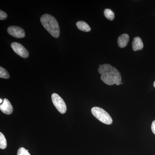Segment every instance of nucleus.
<instances>
[{
  "instance_id": "obj_1",
  "label": "nucleus",
  "mask_w": 155,
  "mask_h": 155,
  "mask_svg": "<svg viewBox=\"0 0 155 155\" xmlns=\"http://www.w3.org/2000/svg\"><path fill=\"white\" fill-rule=\"evenodd\" d=\"M98 72L101 75V79L109 85L116 84L119 85L122 81V77L119 71L115 67L108 64H104L99 67Z\"/></svg>"
},
{
  "instance_id": "obj_2",
  "label": "nucleus",
  "mask_w": 155,
  "mask_h": 155,
  "mask_svg": "<svg viewBox=\"0 0 155 155\" xmlns=\"http://www.w3.org/2000/svg\"><path fill=\"white\" fill-rule=\"evenodd\" d=\"M42 25L49 33L56 38L60 35V29L59 24L55 18L50 14L42 15L40 19Z\"/></svg>"
},
{
  "instance_id": "obj_3",
  "label": "nucleus",
  "mask_w": 155,
  "mask_h": 155,
  "mask_svg": "<svg viewBox=\"0 0 155 155\" xmlns=\"http://www.w3.org/2000/svg\"><path fill=\"white\" fill-rule=\"evenodd\" d=\"M91 113L96 118L103 123L110 125L113 123V119L111 116L102 108L94 107L92 108Z\"/></svg>"
},
{
  "instance_id": "obj_4",
  "label": "nucleus",
  "mask_w": 155,
  "mask_h": 155,
  "mask_svg": "<svg viewBox=\"0 0 155 155\" xmlns=\"http://www.w3.org/2000/svg\"><path fill=\"white\" fill-rule=\"evenodd\" d=\"M53 104L58 111L61 114H64L67 111L66 104L63 99L57 94L54 93L51 95Z\"/></svg>"
},
{
  "instance_id": "obj_5",
  "label": "nucleus",
  "mask_w": 155,
  "mask_h": 155,
  "mask_svg": "<svg viewBox=\"0 0 155 155\" xmlns=\"http://www.w3.org/2000/svg\"><path fill=\"white\" fill-rule=\"evenodd\" d=\"M11 47L14 52L22 58H28L29 53L22 45L17 42H13L11 44Z\"/></svg>"
},
{
  "instance_id": "obj_6",
  "label": "nucleus",
  "mask_w": 155,
  "mask_h": 155,
  "mask_svg": "<svg viewBox=\"0 0 155 155\" xmlns=\"http://www.w3.org/2000/svg\"><path fill=\"white\" fill-rule=\"evenodd\" d=\"M8 32L11 36L16 38H21L25 36L24 30L19 26H11L8 28Z\"/></svg>"
},
{
  "instance_id": "obj_7",
  "label": "nucleus",
  "mask_w": 155,
  "mask_h": 155,
  "mask_svg": "<svg viewBox=\"0 0 155 155\" xmlns=\"http://www.w3.org/2000/svg\"><path fill=\"white\" fill-rule=\"evenodd\" d=\"M0 110L4 114L10 115L13 112V108L9 100L5 98L2 104L0 105Z\"/></svg>"
},
{
  "instance_id": "obj_8",
  "label": "nucleus",
  "mask_w": 155,
  "mask_h": 155,
  "mask_svg": "<svg viewBox=\"0 0 155 155\" xmlns=\"http://www.w3.org/2000/svg\"><path fill=\"white\" fill-rule=\"evenodd\" d=\"M129 40V36L127 34H123L119 37L118 39V44L119 47L124 48L127 45Z\"/></svg>"
},
{
  "instance_id": "obj_9",
  "label": "nucleus",
  "mask_w": 155,
  "mask_h": 155,
  "mask_svg": "<svg viewBox=\"0 0 155 155\" xmlns=\"http://www.w3.org/2000/svg\"><path fill=\"white\" fill-rule=\"evenodd\" d=\"M143 47V43L141 39L139 37L134 38L132 42V49L134 51H136L142 49Z\"/></svg>"
},
{
  "instance_id": "obj_10",
  "label": "nucleus",
  "mask_w": 155,
  "mask_h": 155,
  "mask_svg": "<svg viewBox=\"0 0 155 155\" xmlns=\"http://www.w3.org/2000/svg\"><path fill=\"white\" fill-rule=\"evenodd\" d=\"M76 26L79 30L85 32H88L91 30L89 25L84 21H78L76 22Z\"/></svg>"
},
{
  "instance_id": "obj_11",
  "label": "nucleus",
  "mask_w": 155,
  "mask_h": 155,
  "mask_svg": "<svg viewBox=\"0 0 155 155\" xmlns=\"http://www.w3.org/2000/svg\"><path fill=\"white\" fill-rule=\"evenodd\" d=\"M104 14L105 17L108 20H111V21L114 20L115 17L114 12L110 9H106L104 11Z\"/></svg>"
},
{
  "instance_id": "obj_12",
  "label": "nucleus",
  "mask_w": 155,
  "mask_h": 155,
  "mask_svg": "<svg viewBox=\"0 0 155 155\" xmlns=\"http://www.w3.org/2000/svg\"><path fill=\"white\" fill-rule=\"evenodd\" d=\"M7 141L5 136L2 133H0V148L1 149H5L7 147Z\"/></svg>"
},
{
  "instance_id": "obj_13",
  "label": "nucleus",
  "mask_w": 155,
  "mask_h": 155,
  "mask_svg": "<svg viewBox=\"0 0 155 155\" xmlns=\"http://www.w3.org/2000/svg\"><path fill=\"white\" fill-rule=\"evenodd\" d=\"M0 78L5 79H8L10 78L8 72L2 67H0Z\"/></svg>"
},
{
  "instance_id": "obj_14",
  "label": "nucleus",
  "mask_w": 155,
  "mask_h": 155,
  "mask_svg": "<svg viewBox=\"0 0 155 155\" xmlns=\"http://www.w3.org/2000/svg\"><path fill=\"white\" fill-rule=\"evenodd\" d=\"M17 155H30L28 150H26L23 147H21L18 150Z\"/></svg>"
},
{
  "instance_id": "obj_15",
  "label": "nucleus",
  "mask_w": 155,
  "mask_h": 155,
  "mask_svg": "<svg viewBox=\"0 0 155 155\" xmlns=\"http://www.w3.org/2000/svg\"><path fill=\"white\" fill-rule=\"evenodd\" d=\"M8 17V15L5 12H4L2 10L0 11V19L1 20H4L6 19Z\"/></svg>"
},
{
  "instance_id": "obj_16",
  "label": "nucleus",
  "mask_w": 155,
  "mask_h": 155,
  "mask_svg": "<svg viewBox=\"0 0 155 155\" xmlns=\"http://www.w3.org/2000/svg\"><path fill=\"white\" fill-rule=\"evenodd\" d=\"M151 129L153 133L155 134V120L152 122L151 125Z\"/></svg>"
},
{
  "instance_id": "obj_17",
  "label": "nucleus",
  "mask_w": 155,
  "mask_h": 155,
  "mask_svg": "<svg viewBox=\"0 0 155 155\" xmlns=\"http://www.w3.org/2000/svg\"><path fill=\"white\" fill-rule=\"evenodd\" d=\"M2 99H0V103H1V104H2Z\"/></svg>"
},
{
  "instance_id": "obj_18",
  "label": "nucleus",
  "mask_w": 155,
  "mask_h": 155,
  "mask_svg": "<svg viewBox=\"0 0 155 155\" xmlns=\"http://www.w3.org/2000/svg\"><path fill=\"white\" fill-rule=\"evenodd\" d=\"M153 86L155 87V81H154V82L153 83Z\"/></svg>"
}]
</instances>
